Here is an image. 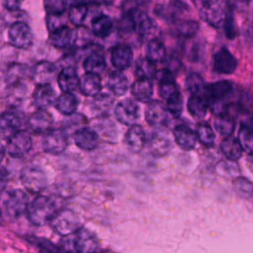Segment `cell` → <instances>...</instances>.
<instances>
[{
    "label": "cell",
    "instance_id": "cell-1",
    "mask_svg": "<svg viewBox=\"0 0 253 253\" xmlns=\"http://www.w3.org/2000/svg\"><path fill=\"white\" fill-rule=\"evenodd\" d=\"M233 94V85L227 80H220L206 85L204 97L208 103L209 109L215 115L224 112L229 105V99Z\"/></svg>",
    "mask_w": 253,
    "mask_h": 253
},
{
    "label": "cell",
    "instance_id": "cell-2",
    "mask_svg": "<svg viewBox=\"0 0 253 253\" xmlns=\"http://www.w3.org/2000/svg\"><path fill=\"white\" fill-rule=\"evenodd\" d=\"M57 211V203L54 198L40 195L29 203L26 212L33 224L41 226L50 221Z\"/></svg>",
    "mask_w": 253,
    "mask_h": 253
},
{
    "label": "cell",
    "instance_id": "cell-3",
    "mask_svg": "<svg viewBox=\"0 0 253 253\" xmlns=\"http://www.w3.org/2000/svg\"><path fill=\"white\" fill-rule=\"evenodd\" d=\"M29 206L28 195L19 189L3 191L0 196V210L2 214L11 219L20 217L27 211Z\"/></svg>",
    "mask_w": 253,
    "mask_h": 253
},
{
    "label": "cell",
    "instance_id": "cell-4",
    "mask_svg": "<svg viewBox=\"0 0 253 253\" xmlns=\"http://www.w3.org/2000/svg\"><path fill=\"white\" fill-rule=\"evenodd\" d=\"M50 224L58 234L67 236L76 233L81 228L80 216L72 210H58L50 219Z\"/></svg>",
    "mask_w": 253,
    "mask_h": 253
},
{
    "label": "cell",
    "instance_id": "cell-5",
    "mask_svg": "<svg viewBox=\"0 0 253 253\" xmlns=\"http://www.w3.org/2000/svg\"><path fill=\"white\" fill-rule=\"evenodd\" d=\"M228 3L219 0H209L201 3L200 14L204 21L214 28L223 25L228 12Z\"/></svg>",
    "mask_w": 253,
    "mask_h": 253
},
{
    "label": "cell",
    "instance_id": "cell-6",
    "mask_svg": "<svg viewBox=\"0 0 253 253\" xmlns=\"http://www.w3.org/2000/svg\"><path fill=\"white\" fill-rule=\"evenodd\" d=\"M21 181L24 187L34 194L42 192L47 185V179L44 172L35 165H29L22 170Z\"/></svg>",
    "mask_w": 253,
    "mask_h": 253
},
{
    "label": "cell",
    "instance_id": "cell-7",
    "mask_svg": "<svg viewBox=\"0 0 253 253\" xmlns=\"http://www.w3.org/2000/svg\"><path fill=\"white\" fill-rule=\"evenodd\" d=\"M68 145L67 133L63 128H51L42 138L43 150L52 155L62 153Z\"/></svg>",
    "mask_w": 253,
    "mask_h": 253
},
{
    "label": "cell",
    "instance_id": "cell-8",
    "mask_svg": "<svg viewBox=\"0 0 253 253\" xmlns=\"http://www.w3.org/2000/svg\"><path fill=\"white\" fill-rule=\"evenodd\" d=\"M114 114L119 123L130 126L134 125L139 117V107L135 100L126 98L116 105Z\"/></svg>",
    "mask_w": 253,
    "mask_h": 253
},
{
    "label": "cell",
    "instance_id": "cell-9",
    "mask_svg": "<svg viewBox=\"0 0 253 253\" xmlns=\"http://www.w3.org/2000/svg\"><path fill=\"white\" fill-rule=\"evenodd\" d=\"M33 140L30 132L25 129H20L8 139L5 148L9 155L20 158L25 156L31 150Z\"/></svg>",
    "mask_w": 253,
    "mask_h": 253
},
{
    "label": "cell",
    "instance_id": "cell-10",
    "mask_svg": "<svg viewBox=\"0 0 253 253\" xmlns=\"http://www.w3.org/2000/svg\"><path fill=\"white\" fill-rule=\"evenodd\" d=\"M9 42L18 48H27L33 42V33L28 24L24 22L14 23L8 32Z\"/></svg>",
    "mask_w": 253,
    "mask_h": 253
},
{
    "label": "cell",
    "instance_id": "cell-11",
    "mask_svg": "<svg viewBox=\"0 0 253 253\" xmlns=\"http://www.w3.org/2000/svg\"><path fill=\"white\" fill-rule=\"evenodd\" d=\"M238 62L235 56L226 48H219L212 56V68L221 74H231L237 68Z\"/></svg>",
    "mask_w": 253,
    "mask_h": 253
},
{
    "label": "cell",
    "instance_id": "cell-12",
    "mask_svg": "<svg viewBox=\"0 0 253 253\" xmlns=\"http://www.w3.org/2000/svg\"><path fill=\"white\" fill-rule=\"evenodd\" d=\"M74 247L78 253H102L97 237L87 229L80 228L74 238Z\"/></svg>",
    "mask_w": 253,
    "mask_h": 253
},
{
    "label": "cell",
    "instance_id": "cell-13",
    "mask_svg": "<svg viewBox=\"0 0 253 253\" xmlns=\"http://www.w3.org/2000/svg\"><path fill=\"white\" fill-rule=\"evenodd\" d=\"M133 61V52L126 43H120L111 49V62L119 71L128 68Z\"/></svg>",
    "mask_w": 253,
    "mask_h": 253
},
{
    "label": "cell",
    "instance_id": "cell-14",
    "mask_svg": "<svg viewBox=\"0 0 253 253\" xmlns=\"http://www.w3.org/2000/svg\"><path fill=\"white\" fill-rule=\"evenodd\" d=\"M21 117L18 113L8 111L0 114V140L9 139L20 130Z\"/></svg>",
    "mask_w": 253,
    "mask_h": 253
},
{
    "label": "cell",
    "instance_id": "cell-15",
    "mask_svg": "<svg viewBox=\"0 0 253 253\" xmlns=\"http://www.w3.org/2000/svg\"><path fill=\"white\" fill-rule=\"evenodd\" d=\"M145 120L146 122L156 127H161L166 125L168 120L167 110L160 101H149L145 108Z\"/></svg>",
    "mask_w": 253,
    "mask_h": 253
},
{
    "label": "cell",
    "instance_id": "cell-16",
    "mask_svg": "<svg viewBox=\"0 0 253 253\" xmlns=\"http://www.w3.org/2000/svg\"><path fill=\"white\" fill-rule=\"evenodd\" d=\"M99 136L97 132L89 126H81L73 133V140L75 144L82 150L91 151L98 146Z\"/></svg>",
    "mask_w": 253,
    "mask_h": 253
},
{
    "label": "cell",
    "instance_id": "cell-17",
    "mask_svg": "<svg viewBox=\"0 0 253 253\" xmlns=\"http://www.w3.org/2000/svg\"><path fill=\"white\" fill-rule=\"evenodd\" d=\"M52 116L44 110H39L33 113L28 119V126L30 129L38 134L46 133L52 128Z\"/></svg>",
    "mask_w": 253,
    "mask_h": 253
},
{
    "label": "cell",
    "instance_id": "cell-18",
    "mask_svg": "<svg viewBox=\"0 0 253 253\" xmlns=\"http://www.w3.org/2000/svg\"><path fill=\"white\" fill-rule=\"evenodd\" d=\"M125 142L131 152H140L146 143V134L142 126L135 124L130 126L125 134Z\"/></svg>",
    "mask_w": 253,
    "mask_h": 253
},
{
    "label": "cell",
    "instance_id": "cell-19",
    "mask_svg": "<svg viewBox=\"0 0 253 253\" xmlns=\"http://www.w3.org/2000/svg\"><path fill=\"white\" fill-rule=\"evenodd\" d=\"M172 147V141L166 131L162 129L154 130L149 138V149L155 156L166 155Z\"/></svg>",
    "mask_w": 253,
    "mask_h": 253
},
{
    "label": "cell",
    "instance_id": "cell-20",
    "mask_svg": "<svg viewBox=\"0 0 253 253\" xmlns=\"http://www.w3.org/2000/svg\"><path fill=\"white\" fill-rule=\"evenodd\" d=\"M54 89L50 86V84L45 85H38L34 94H33V101L35 106L39 110H46L54 105L56 100Z\"/></svg>",
    "mask_w": 253,
    "mask_h": 253
},
{
    "label": "cell",
    "instance_id": "cell-21",
    "mask_svg": "<svg viewBox=\"0 0 253 253\" xmlns=\"http://www.w3.org/2000/svg\"><path fill=\"white\" fill-rule=\"evenodd\" d=\"M188 11L186 3L181 1H173L169 3L158 4L155 8V13L164 19L177 21L181 19V15H184Z\"/></svg>",
    "mask_w": 253,
    "mask_h": 253
},
{
    "label": "cell",
    "instance_id": "cell-22",
    "mask_svg": "<svg viewBox=\"0 0 253 253\" xmlns=\"http://www.w3.org/2000/svg\"><path fill=\"white\" fill-rule=\"evenodd\" d=\"M157 27L155 22L144 12H134V31L137 32L141 39H155Z\"/></svg>",
    "mask_w": 253,
    "mask_h": 253
},
{
    "label": "cell",
    "instance_id": "cell-23",
    "mask_svg": "<svg viewBox=\"0 0 253 253\" xmlns=\"http://www.w3.org/2000/svg\"><path fill=\"white\" fill-rule=\"evenodd\" d=\"M79 75L76 69L72 65L64 66L57 76V84L62 91L65 92H73L79 87Z\"/></svg>",
    "mask_w": 253,
    "mask_h": 253
},
{
    "label": "cell",
    "instance_id": "cell-24",
    "mask_svg": "<svg viewBox=\"0 0 253 253\" xmlns=\"http://www.w3.org/2000/svg\"><path fill=\"white\" fill-rule=\"evenodd\" d=\"M173 135L176 143L184 150H192L198 142L196 132L186 125L176 126L173 129Z\"/></svg>",
    "mask_w": 253,
    "mask_h": 253
},
{
    "label": "cell",
    "instance_id": "cell-25",
    "mask_svg": "<svg viewBox=\"0 0 253 253\" xmlns=\"http://www.w3.org/2000/svg\"><path fill=\"white\" fill-rule=\"evenodd\" d=\"M102 79L98 74L84 73L79 79V89L81 93L88 97H95L101 93Z\"/></svg>",
    "mask_w": 253,
    "mask_h": 253
},
{
    "label": "cell",
    "instance_id": "cell-26",
    "mask_svg": "<svg viewBox=\"0 0 253 253\" xmlns=\"http://www.w3.org/2000/svg\"><path fill=\"white\" fill-rule=\"evenodd\" d=\"M56 67L48 61H41L33 70V79L38 85L49 84L55 76Z\"/></svg>",
    "mask_w": 253,
    "mask_h": 253
},
{
    "label": "cell",
    "instance_id": "cell-27",
    "mask_svg": "<svg viewBox=\"0 0 253 253\" xmlns=\"http://www.w3.org/2000/svg\"><path fill=\"white\" fill-rule=\"evenodd\" d=\"M83 68L86 73L100 75L106 69V59L102 50L95 49L90 52L83 61Z\"/></svg>",
    "mask_w": 253,
    "mask_h": 253
},
{
    "label": "cell",
    "instance_id": "cell-28",
    "mask_svg": "<svg viewBox=\"0 0 253 253\" xmlns=\"http://www.w3.org/2000/svg\"><path fill=\"white\" fill-rule=\"evenodd\" d=\"M107 85L114 95L123 96L128 90L129 82L126 75L123 71L116 70L109 74Z\"/></svg>",
    "mask_w": 253,
    "mask_h": 253
},
{
    "label": "cell",
    "instance_id": "cell-29",
    "mask_svg": "<svg viewBox=\"0 0 253 253\" xmlns=\"http://www.w3.org/2000/svg\"><path fill=\"white\" fill-rule=\"evenodd\" d=\"M78 105L79 102L77 97L71 92L62 93L56 98L54 102V107L56 110L65 116L74 115L77 111Z\"/></svg>",
    "mask_w": 253,
    "mask_h": 253
},
{
    "label": "cell",
    "instance_id": "cell-30",
    "mask_svg": "<svg viewBox=\"0 0 253 253\" xmlns=\"http://www.w3.org/2000/svg\"><path fill=\"white\" fill-rule=\"evenodd\" d=\"M159 84V95L165 101L174 93L180 91L179 87L175 81V76L172 72L164 69L158 79Z\"/></svg>",
    "mask_w": 253,
    "mask_h": 253
},
{
    "label": "cell",
    "instance_id": "cell-31",
    "mask_svg": "<svg viewBox=\"0 0 253 253\" xmlns=\"http://www.w3.org/2000/svg\"><path fill=\"white\" fill-rule=\"evenodd\" d=\"M92 34L98 38L105 39L109 37L114 29L113 20L105 14H100L93 18L91 22Z\"/></svg>",
    "mask_w": 253,
    "mask_h": 253
},
{
    "label": "cell",
    "instance_id": "cell-32",
    "mask_svg": "<svg viewBox=\"0 0 253 253\" xmlns=\"http://www.w3.org/2000/svg\"><path fill=\"white\" fill-rule=\"evenodd\" d=\"M50 43L57 48H66L72 44L73 30L68 26H62L52 32L49 37Z\"/></svg>",
    "mask_w": 253,
    "mask_h": 253
},
{
    "label": "cell",
    "instance_id": "cell-33",
    "mask_svg": "<svg viewBox=\"0 0 253 253\" xmlns=\"http://www.w3.org/2000/svg\"><path fill=\"white\" fill-rule=\"evenodd\" d=\"M130 92L136 101L148 103L153 94L152 82L149 80L137 79L132 83L130 87Z\"/></svg>",
    "mask_w": 253,
    "mask_h": 253
},
{
    "label": "cell",
    "instance_id": "cell-34",
    "mask_svg": "<svg viewBox=\"0 0 253 253\" xmlns=\"http://www.w3.org/2000/svg\"><path fill=\"white\" fill-rule=\"evenodd\" d=\"M187 108L191 116L197 120L204 119L209 111L208 103L203 94L191 95L188 99Z\"/></svg>",
    "mask_w": 253,
    "mask_h": 253
},
{
    "label": "cell",
    "instance_id": "cell-35",
    "mask_svg": "<svg viewBox=\"0 0 253 253\" xmlns=\"http://www.w3.org/2000/svg\"><path fill=\"white\" fill-rule=\"evenodd\" d=\"M235 119L232 115L223 112L215 115V119L213 121V126L215 130L222 136L227 137L230 136L235 129Z\"/></svg>",
    "mask_w": 253,
    "mask_h": 253
},
{
    "label": "cell",
    "instance_id": "cell-36",
    "mask_svg": "<svg viewBox=\"0 0 253 253\" xmlns=\"http://www.w3.org/2000/svg\"><path fill=\"white\" fill-rule=\"evenodd\" d=\"M113 103L114 99L110 95L100 93L93 97V100L91 101V110L97 118H105L113 107Z\"/></svg>",
    "mask_w": 253,
    "mask_h": 253
},
{
    "label": "cell",
    "instance_id": "cell-37",
    "mask_svg": "<svg viewBox=\"0 0 253 253\" xmlns=\"http://www.w3.org/2000/svg\"><path fill=\"white\" fill-rule=\"evenodd\" d=\"M134 73L137 79L151 81L157 75L156 65L146 57H138L134 63Z\"/></svg>",
    "mask_w": 253,
    "mask_h": 253
},
{
    "label": "cell",
    "instance_id": "cell-38",
    "mask_svg": "<svg viewBox=\"0 0 253 253\" xmlns=\"http://www.w3.org/2000/svg\"><path fill=\"white\" fill-rule=\"evenodd\" d=\"M220 150L229 161H237L243 152L237 138L232 135L222 139L220 143Z\"/></svg>",
    "mask_w": 253,
    "mask_h": 253
},
{
    "label": "cell",
    "instance_id": "cell-39",
    "mask_svg": "<svg viewBox=\"0 0 253 253\" xmlns=\"http://www.w3.org/2000/svg\"><path fill=\"white\" fill-rule=\"evenodd\" d=\"M146 58L153 63L161 62L166 58V48L162 41L155 38L148 42L146 47Z\"/></svg>",
    "mask_w": 253,
    "mask_h": 253
},
{
    "label": "cell",
    "instance_id": "cell-40",
    "mask_svg": "<svg viewBox=\"0 0 253 253\" xmlns=\"http://www.w3.org/2000/svg\"><path fill=\"white\" fill-rule=\"evenodd\" d=\"M236 138H237L242 150L248 154H252L253 137H252L251 122L241 123L239 130H238V136Z\"/></svg>",
    "mask_w": 253,
    "mask_h": 253
},
{
    "label": "cell",
    "instance_id": "cell-41",
    "mask_svg": "<svg viewBox=\"0 0 253 253\" xmlns=\"http://www.w3.org/2000/svg\"><path fill=\"white\" fill-rule=\"evenodd\" d=\"M88 13V4L86 2H74L71 4L68 12L69 20L77 27L82 26Z\"/></svg>",
    "mask_w": 253,
    "mask_h": 253
},
{
    "label": "cell",
    "instance_id": "cell-42",
    "mask_svg": "<svg viewBox=\"0 0 253 253\" xmlns=\"http://www.w3.org/2000/svg\"><path fill=\"white\" fill-rule=\"evenodd\" d=\"M175 33L179 36L190 38L196 35L199 30V23L191 19H180L174 22Z\"/></svg>",
    "mask_w": 253,
    "mask_h": 253
},
{
    "label": "cell",
    "instance_id": "cell-43",
    "mask_svg": "<svg viewBox=\"0 0 253 253\" xmlns=\"http://www.w3.org/2000/svg\"><path fill=\"white\" fill-rule=\"evenodd\" d=\"M93 42L92 32L84 27L80 26L75 31H73V41L72 44L76 47H88Z\"/></svg>",
    "mask_w": 253,
    "mask_h": 253
},
{
    "label": "cell",
    "instance_id": "cell-44",
    "mask_svg": "<svg viewBox=\"0 0 253 253\" xmlns=\"http://www.w3.org/2000/svg\"><path fill=\"white\" fill-rule=\"evenodd\" d=\"M196 135L197 139H199V141L205 146H211L215 141V133L212 127L207 123H201L198 125Z\"/></svg>",
    "mask_w": 253,
    "mask_h": 253
},
{
    "label": "cell",
    "instance_id": "cell-45",
    "mask_svg": "<svg viewBox=\"0 0 253 253\" xmlns=\"http://www.w3.org/2000/svg\"><path fill=\"white\" fill-rule=\"evenodd\" d=\"M166 104L164 105L167 113L174 118H179L183 111V96L180 91L171 95L168 99L165 100Z\"/></svg>",
    "mask_w": 253,
    "mask_h": 253
},
{
    "label": "cell",
    "instance_id": "cell-46",
    "mask_svg": "<svg viewBox=\"0 0 253 253\" xmlns=\"http://www.w3.org/2000/svg\"><path fill=\"white\" fill-rule=\"evenodd\" d=\"M186 87L187 90L191 93V95L203 94L206 87V83L201 74L197 72H192L186 78Z\"/></svg>",
    "mask_w": 253,
    "mask_h": 253
},
{
    "label": "cell",
    "instance_id": "cell-47",
    "mask_svg": "<svg viewBox=\"0 0 253 253\" xmlns=\"http://www.w3.org/2000/svg\"><path fill=\"white\" fill-rule=\"evenodd\" d=\"M233 189L237 195L242 198L250 199L252 197V183L249 179L239 176L233 181Z\"/></svg>",
    "mask_w": 253,
    "mask_h": 253
},
{
    "label": "cell",
    "instance_id": "cell-48",
    "mask_svg": "<svg viewBox=\"0 0 253 253\" xmlns=\"http://www.w3.org/2000/svg\"><path fill=\"white\" fill-rule=\"evenodd\" d=\"M67 2L65 1H45L44 7L47 12V15H63L66 7Z\"/></svg>",
    "mask_w": 253,
    "mask_h": 253
},
{
    "label": "cell",
    "instance_id": "cell-49",
    "mask_svg": "<svg viewBox=\"0 0 253 253\" xmlns=\"http://www.w3.org/2000/svg\"><path fill=\"white\" fill-rule=\"evenodd\" d=\"M223 26H224V31H225L226 37L230 40L234 39L237 35V27L235 25V20H234L233 14H232L231 10H229V9L226 14Z\"/></svg>",
    "mask_w": 253,
    "mask_h": 253
},
{
    "label": "cell",
    "instance_id": "cell-50",
    "mask_svg": "<svg viewBox=\"0 0 253 253\" xmlns=\"http://www.w3.org/2000/svg\"><path fill=\"white\" fill-rule=\"evenodd\" d=\"M8 183V171L5 167L0 166V193H2Z\"/></svg>",
    "mask_w": 253,
    "mask_h": 253
},
{
    "label": "cell",
    "instance_id": "cell-51",
    "mask_svg": "<svg viewBox=\"0 0 253 253\" xmlns=\"http://www.w3.org/2000/svg\"><path fill=\"white\" fill-rule=\"evenodd\" d=\"M5 5L7 6L8 9H18L19 6H20V2H16V1H13V2H6Z\"/></svg>",
    "mask_w": 253,
    "mask_h": 253
},
{
    "label": "cell",
    "instance_id": "cell-52",
    "mask_svg": "<svg viewBox=\"0 0 253 253\" xmlns=\"http://www.w3.org/2000/svg\"><path fill=\"white\" fill-rule=\"evenodd\" d=\"M5 153H6V148H5V146L2 144V142L0 141V162H1L2 159L4 158Z\"/></svg>",
    "mask_w": 253,
    "mask_h": 253
},
{
    "label": "cell",
    "instance_id": "cell-53",
    "mask_svg": "<svg viewBox=\"0 0 253 253\" xmlns=\"http://www.w3.org/2000/svg\"><path fill=\"white\" fill-rule=\"evenodd\" d=\"M2 219H3V214H2V211L0 210V221H2Z\"/></svg>",
    "mask_w": 253,
    "mask_h": 253
}]
</instances>
